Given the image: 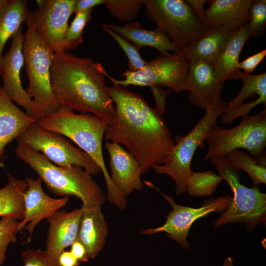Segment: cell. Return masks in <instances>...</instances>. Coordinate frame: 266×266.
Returning <instances> with one entry per match:
<instances>
[{
	"label": "cell",
	"instance_id": "1",
	"mask_svg": "<svg viewBox=\"0 0 266 266\" xmlns=\"http://www.w3.org/2000/svg\"><path fill=\"white\" fill-rule=\"evenodd\" d=\"M109 90L115 115L105 138L125 145L138 162L142 174L165 164L175 141L163 114L123 86L113 85Z\"/></svg>",
	"mask_w": 266,
	"mask_h": 266
},
{
	"label": "cell",
	"instance_id": "2",
	"mask_svg": "<svg viewBox=\"0 0 266 266\" xmlns=\"http://www.w3.org/2000/svg\"><path fill=\"white\" fill-rule=\"evenodd\" d=\"M102 65L67 52L54 53L51 67L52 92L61 106L91 113L109 124L115 115Z\"/></svg>",
	"mask_w": 266,
	"mask_h": 266
},
{
	"label": "cell",
	"instance_id": "3",
	"mask_svg": "<svg viewBox=\"0 0 266 266\" xmlns=\"http://www.w3.org/2000/svg\"><path fill=\"white\" fill-rule=\"evenodd\" d=\"M40 127L69 138L89 155L102 172L107 186L108 200L118 208L127 206L126 198L112 182L104 163L102 142L109 124L103 119L89 113L76 114L61 106L53 113L36 122Z\"/></svg>",
	"mask_w": 266,
	"mask_h": 266
},
{
	"label": "cell",
	"instance_id": "4",
	"mask_svg": "<svg viewBox=\"0 0 266 266\" xmlns=\"http://www.w3.org/2000/svg\"><path fill=\"white\" fill-rule=\"evenodd\" d=\"M15 153L38 174L55 195L74 196L82 201L83 207L101 206L105 203L103 191L91 174L82 168L75 166H58L42 154L20 144L16 146Z\"/></svg>",
	"mask_w": 266,
	"mask_h": 266
},
{
	"label": "cell",
	"instance_id": "5",
	"mask_svg": "<svg viewBox=\"0 0 266 266\" xmlns=\"http://www.w3.org/2000/svg\"><path fill=\"white\" fill-rule=\"evenodd\" d=\"M23 53L29 84L25 91L33 100L31 115L36 122L54 113L61 107L51 88L50 70L54 53L37 34L33 11L29 10L25 22Z\"/></svg>",
	"mask_w": 266,
	"mask_h": 266
},
{
	"label": "cell",
	"instance_id": "6",
	"mask_svg": "<svg viewBox=\"0 0 266 266\" xmlns=\"http://www.w3.org/2000/svg\"><path fill=\"white\" fill-rule=\"evenodd\" d=\"M227 105V102L220 94L187 135L174 138L175 145L166 163L152 168L156 173L167 175L174 180L177 196L187 193L193 172L191 165L195 152L198 147L203 146L210 129L217 124V119L223 114Z\"/></svg>",
	"mask_w": 266,
	"mask_h": 266
},
{
	"label": "cell",
	"instance_id": "7",
	"mask_svg": "<svg viewBox=\"0 0 266 266\" xmlns=\"http://www.w3.org/2000/svg\"><path fill=\"white\" fill-rule=\"evenodd\" d=\"M205 140L207 151L204 161L227 157L231 151L241 148L249 153L257 163L266 166V109L242 117L241 122L231 129L214 125Z\"/></svg>",
	"mask_w": 266,
	"mask_h": 266
},
{
	"label": "cell",
	"instance_id": "8",
	"mask_svg": "<svg viewBox=\"0 0 266 266\" xmlns=\"http://www.w3.org/2000/svg\"><path fill=\"white\" fill-rule=\"evenodd\" d=\"M209 160L233 194L231 203L215 221V228L238 222L244 223L249 229L259 224L265 225L266 194L257 187L248 188L241 184L239 170L233 166L228 157H214Z\"/></svg>",
	"mask_w": 266,
	"mask_h": 266
},
{
	"label": "cell",
	"instance_id": "9",
	"mask_svg": "<svg viewBox=\"0 0 266 266\" xmlns=\"http://www.w3.org/2000/svg\"><path fill=\"white\" fill-rule=\"evenodd\" d=\"M145 13L181 51L193 44L206 30L184 0H143Z\"/></svg>",
	"mask_w": 266,
	"mask_h": 266
},
{
	"label": "cell",
	"instance_id": "10",
	"mask_svg": "<svg viewBox=\"0 0 266 266\" xmlns=\"http://www.w3.org/2000/svg\"><path fill=\"white\" fill-rule=\"evenodd\" d=\"M190 62L182 51L173 54L157 57L141 69L130 72L127 70L122 75L125 79L117 80L107 77L113 85L126 87L130 85L138 86H166L177 93L188 91V72Z\"/></svg>",
	"mask_w": 266,
	"mask_h": 266
},
{
	"label": "cell",
	"instance_id": "11",
	"mask_svg": "<svg viewBox=\"0 0 266 266\" xmlns=\"http://www.w3.org/2000/svg\"><path fill=\"white\" fill-rule=\"evenodd\" d=\"M15 140L18 144L42 154L58 166H77L91 175L101 172L99 166L86 153L74 146L63 135L44 129L36 122L26 129Z\"/></svg>",
	"mask_w": 266,
	"mask_h": 266
},
{
	"label": "cell",
	"instance_id": "12",
	"mask_svg": "<svg viewBox=\"0 0 266 266\" xmlns=\"http://www.w3.org/2000/svg\"><path fill=\"white\" fill-rule=\"evenodd\" d=\"M143 182L157 191L171 205L172 209L166 216L164 224L155 228L144 229L141 234L150 235L158 233H166L168 238L186 249L190 246L187 237L194 222L212 212H223L232 200V197L229 196L219 197L208 200L199 208H192L176 203L171 196L163 193L152 183L146 180Z\"/></svg>",
	"mask_w": 266,
	"mask_h": 266
},
{
	"label": "cell",
	"instance_id": "13",
	"mask_svg": "<svg viewBox=\"0 0 266 266\" xmlns=\"http://www.w3.org/2000/svg\"><path fill=\"white\" fill-rule=\"evenodd\" d=\"M75 0H36L33 11L36 31L53 53L61 51Z\"/></svg>",
	"mask_w": 266,
	"mask_h": 266
},
{
	"label": "cell",
	"instance_id": "14",
	"mask_svg": "<svg viewBox=\"0 0 266 266\" xmlns=\"http://www.w3.org/2000/svg\"><path fill=\"white\" fill-rule=\"evenodd\" d=\"M25 34L21 27L12 37L10 47L2 55L0 75L2 80V89L13 101L23 107L31 116L33 111V100L28 96L22 85L20 73L24 64L23 44Z\"/></svg>",
	"mask_w": 266,
	"mask_h": 266
},
{
	"label": "cell",
	"instance_id": "15",
	"mask_svg": "<svg viewBox=\"0 0 266 266\" xmlns=\"http://www.w3.org/2000/svg\"><path fill=\"white\" fill-rule=\"evenodd\" d=\"M25 180L27 184L24 195L25 213L24 218L18 223V232L27 230L28 242H30L37 224L66 206L69 197L55 199L48 196L43 190L42 181L39 177L35 179L26 177Z\"/></svg>",
	"mask_w": 266,
	"mask_h": 266
},
{
	"label": "cell",
	"instance_id": "16",
	"mask_svg": "<svg viewBox=\"0 0 266 266\" xmlns=\"http://www.w3.org/2000/svg\"><path fill=\"white\" fill-rule=\"evenodd\" d=\"M105 147L110 156V178L118 190L126 198L134 190H141L142 172L135 158L117 143L107 141Z\"/></svg>",
	"mask_w": 266,
	"mask_h": 266
},
{
	"label": "cell",
	"instance_id": "17",
	"mask_svg": "<svg viewBox=\"0 0 266 266\" xmlns=\"http://www.w3.org/2000/svg\"><path fill=\"white\" fill-rule=\"evenodd\" d=\"M82 209L71 212L59 210L46 219L48 230L46 251L51 257L58 259L65 249L77 239Z\"/></svg>",
	"mask_w": 266,
	"mask_h": 266
},
{
	"label": "cell",
	"instance_id": "18",
	"mask_svg": "<svg viewBox=\"0 0 266 266\" xmlns=\"http://www.w3.org/2000/svg\"><path fill=\"white\" fill-rule=\"evenodd\" d=\"M190 103L205 111L221 94L223 85L218 83L212 65L201 62H190L188 72Z\"/></svg>",
	"mask_w": 266,
	"mask_h": 266
},
{
	"label": "cell",
	"instance_id": "19",
	"mask_svg": "<svg viewBox=\"0 0 266 266\" xmlns=\"http://www.w3.org/2000/svg\"><path fill=\"white\" fill-rule=\"evenodd\" d=\"M253 0H211L204 11L202 24L207 28L225 26L233 32L248 24Z\"/></svg>",
	"mask_w": 266,
	"mask_h": 266
},
{
	"label": "cell",
	"instance_id": "20",
	"mask_svg": "<svg viewBox=\"0 0 266 266\" xmlns=\"http://www.w3.org/2000/svg\"><path fill=\"white\" fill-rule=\"evenodd\" d=\"M77 240L85 247L89 259L96 257L103 249L108 226L101 206L82 207Z\"/></svg>",
	"mask_w": 266,
	"mask_h": 266
},
{
	"label": "cell",
	"instance_id": "21",
	"mask_svg": "<svg viewBox=\"0 0 266 266\" xmlns=\"http://www.w3.org/2000/svg\"><path fill=\"white\" fill-rule=\"evenodd\" d=\"M233 33L225 26L207 28L193 44L182 51L189 62H201L213 66Z\"/></svg>",
	"mask_w": 266,
	"mask_h": 266
},
{
	"label": "cell",
	"instance_id": "22",
	"mask_svg": "<svg viewBox=\"0 0 266 266\" xmlns=\"http://www.w3.org/2000/svg\"><path fill=\"white\" fill-rule=\"evenodd\" d=\"M35 122L13 103L0 84V162L4 158L5 146Z\"/></svg>",
	"mask_w": 266,
	"mask_h": 266
},
{
	"label": "cell",
	"instance_id": "23",
	"mask_svg": "<svg viewBox=\"0 0 266 266\" xmlns=\"http://www.w3.org/2000/svg\"><path fill=\"white\" fill-rule=\"evenodd\" d=\"M251 38L247 24L233 32L221 55L213 66L216 82L223 85L227 80L240 79L242 72L238 67L241 51Z\"/></svg>",
	"mask_w": 266,
	"mask_h": 266
},
{
	"label": "cell",
	"instance_id": "24",
	"mask_svg": "<svg viewBox=\"0 0 266 266\" xmlns=\"http://www.w3.org/2000/svg\"><path fill=\"white\" fill-rule=\"evenodd\" d=\"M103 25L139 49L143 47H151L157 50L162 56L168 55L169 51H181L158 29H144L139 22L126 23L124 26L105 23Z\"/></svg>",
	"mask_w": 266,
	"mask_h": 266
},
{
	"label": "cell",
	"instance_id": "25",
	"mask_svg": "<svg viewBox=\"0 0 266 266\" xmlns=\"http://www.w3.org/2000/svg\"><path fill=\"white\" fill-rule=\"evenodd\" d=\"M26 181L9 175L5 186L0 189V217L22 220L24 217Z\"/></svg>",
	"mask_w": 266,
	"mask_h": 266
},
{
	"label": "cell",
	"instance_id": "26",
	"mask_svg": "<svg viewBox=\"0 0 266 266\" xmlns=\"http://www.w3.org/2000/svg\"><path fill=\"white\" fill-rule=\"evenodd\" d=\"M29 9L24 0H9L0 16V73L2 51L10 38H12L25 22Z\"/></svg>",
	"mask_w": 266,
	"mask_h": 266
},
{
	"label": "cell",
	"instance_id": "27",
	"mask_svg": "<svg viewBox=\"0 0 266 266\" xmlns=\"http://www.w3.org/2000/svg\"><path fill=\"white\" fill-rule=\"evenodd\" d=\"M233 166L245 171L251 178L253 188L266 183V166L257 163L248 152L235 149L227 156Z\"/></svg>",
	"mask_w": 266,
	"mask_h": 266
},
{
	"label": "cell",
	"instance_id": "28",
	"mask_svg": "<svg viewBox=\"0 0 266 266\" xmlns=\"http://www.w3.org/2000/svg\"><path fill=\"white\" fill-rule=\"evenodd\" d=\"M240 79L243 82L242 88L233 100L227 102L224 113L243 104L249 97L266 95V72L256 75L246 74L242 72Z\"/></svg>",
	"mask_w": 266,
	"mask_h": 266
},
{
	"label": "cell",
	"instance_id": "29",
	"mask_svg": "<svg viewBox=\"0 0 266 266\" xmlns=\"http://www.w3.org/2000/svg\"><path fill=\"white\" fill-rule=\"evenodd\" d=\"M223 179L211 171L192 172L187 192L194 197L208 196L214 193Z\"/></svg>",
	"mask_w": 266,
	"mask_h": 266
},
{
	"label": "cell",
	"instance_id": "30",
	"mask_svg": "<svg viewBox=\"0 0 266 266\" xmlns=\"http://www.w3.org/2000/svg\"><path fill=\"white\" fill-rule=\"evenodd\" d=\"M93 9L79 12L71 22L64 38L62 50H75L83 42V32L87 23L92 19Z\"/></svg>",
	"mask_w": 266,
	"mask_h": 266
},
{
	"label": "cell",
	"instance_id": "31",
	"mask_svg": "<svg viewBox=\"0 0 266 266\" xmlns=\"http://www.w3.org/2000/svg\"><path fill=\"white\" fill-rule=\"evenodd\" d=\"M143 5V0H107L105 4L113 17L126 23L136 18Z\"/></svg>",
	"mask_w": 266,
	"mask_h": 266
},
{
	"label": "cell",
	"instance_id": "32",
	"mask_svg": "<svg viewBox=\"0 0 266 266\" xmlns=\"http://www.w3.org/2000/svg\"><path fill=\"white\" fill-rule=\"evenodd\" d=\"M101 27L117 42L126 54L128 60V71L135 72L141 69L146 65L147 62L141 58L138 48L107 28L103 24Z\"/></svg>",
	"mask_w": 266,
	"mask_h": 266
},
{
	"label": "cell",
	"instance_id": "33",
	"mask_svg": "<svg viewBox=\"0 0 266 266\" xmlns=\"http://www.w3.org/2000/svg\"><path fill=\"white\" fill-rule=\"evenodd\" d=\"M249 14L247 27L251 37L261 36L266 28V0H253Z\"/></svg>",
	"mask_w": 266,
	"mask_h": 266
},
{
	"label": "cell",
	"instance_id": "34",
	"mask_svg": "<svg viewBox=\"0 0 266 266\" xmlns=\"http://www.w3.org/2000/svg\"><path fill=\"white\" fill-rule=\"evenodd\" d=\"M19 222L10 217H1L0 220V265H2L5 260L8 245L17 240Z\"/></svg>",
	"mask_w": 266,
	"mask_h": 266
},
{
	"label": "cell",
	"instance_id": "35",
	"mask_svg": "<svg viewBox=\"0 0 266 266\" xmlns=\"http://www.w3.org/2000/svg\"><path fill=\"white\" fill-rule=\"evenodd\" d=\"M24 266H61L58 259L49 256L46 251L28 249L21 252Z\"/></svg>",
	"mask_w": 266,
	"mask_h": 266
},
{
	"label": "cell",
	"instance_id": "36",
	"mask_svg": "<svg viewBox=\"0 0 266 266\" xmlns=\"http://www.w3.org/2000/svg\"><path fill=\"white\" fill-rule=\"evenodd\" d=\"M263 103L266 106V95L259 96L255 100L243 104L233 109L224 113L221 116L219 122L222 124H232L239 117H243L248 115L249 112L255 106Z\"/></svg>",
	"mask_w": 266,
	"mask_h": 266
},
{
	"label": "cell",
	"instance_id": "37",
	"mask_svg": "<svg viewBox=\"0 0 266 266\" xmlns=\"http://www.w3.org/2000/svg\"><path fill=\"white\" fill-rule=\"evenodd\" d=\"M266 55V49L262 51L248 57L244 60L239 62L238 67L239 69H242L243 73L246 74H250L253 72L256 67L259 65Z\"/></svg>",
	"mask_w": 266,
	"mask_h": 266
},
{
	"label": "cell",
	"instance_id": "38",
	"mask_svg": "<svg viewBox=\"0 0 266 266\" xmlns=\"http://www.w3.org/2000/svg\"><path fill=\"white\" fill-rule=\"evenodd\" d=\"M107 0H75L73 13L93 9L94 7L100 4L105 5Z\"/></svg>",
	"mask_w": 266,
	"mask_h": 266
},
{
	"label": "cell",
	"instance_id": "39",
	"mask_svg": "<svg viewBox=\"0 0 266 266\" xmlns=\"http://www.w3.org/2000/svg\"><path fill=\"white\" fill-rule=\"evenodd\" d=\"M151 88L154 96L155 98L156 102V108L163 114L165 112L166 106L165 99L166 95L171 91V90L165 91L162 89H160V87L159 86H153Z\"/></svg>",
	"mask_w": 266,
	"mask_h": 266
},
{
	"label": "cell",
	"instance_id": "40",
	"mask_svg": "<svg viewBox=\"0 0 266 266\" xmlns=\"http://www.w3.org/2000/svg\"><path fill=\"white\" fill-rule=\"evenodd\" d=\"M78 261H87L89 258L84 246L77 240L71 245L70 251Z\"/></svg>",
	"mask_w": 266,
	"mask_h": 266
},
{
	"label": "cell",
	"instance_id": "41",
	"mask_svg": "<svg viewBox=\"0 0 266 266\" xmlns=\"http://www.w3.org/2000/svg\"><path fill=\"white\" fill-rule=\"evenodd\" d=\"M58 261L61 266H79V261L70 251L65 250L63 251L58 258Z\"/></svg>",
	"mask_w": 266,
	"mask_h": 266
},
{
	"label": "cell",
	"instance_id": "42",
	"mask_svg": "<svg viewBox=\"0 0 266 266\" xmlns=\"http://www.w3.org/2000/svg\"><path fill=\"white\" fill-rule=\"evenodd\" d=\"M186 1L195 12L199 19L203 22L204 18V4L208 2L205 0H187Z\"/></svg>",
	"mask_w": 266,
	"mask_h": 266
},
{
	"label": "cell",
	"instance_id": "43",
	"mask_svg": "<svg viewBox=\"0 0 266 266\" xmlns=\"http://www.w3.org/2000/svg\"><path fill=\"white\" fill-rule=\"evenodd\" d=\"M223 266H233V260L231 257H228L225 259Z\"/></svg>",
	"mask_w": 266,
	"mask_h": 266
},
{
	"label": "cell",
	"instance_id": "44",
	"mask_svg": "<svg viewBox=\"0 0 266 266\" xmlns=\"http://www.w3.org/2000/svg\"><path fill=\"white\" fill-rule=\"evenodd\" d=\"M9 0H0V16L7 6Z\"/></svg>",
	"mask_w": 266,
	"mask_h": 266
}]
</instances>
